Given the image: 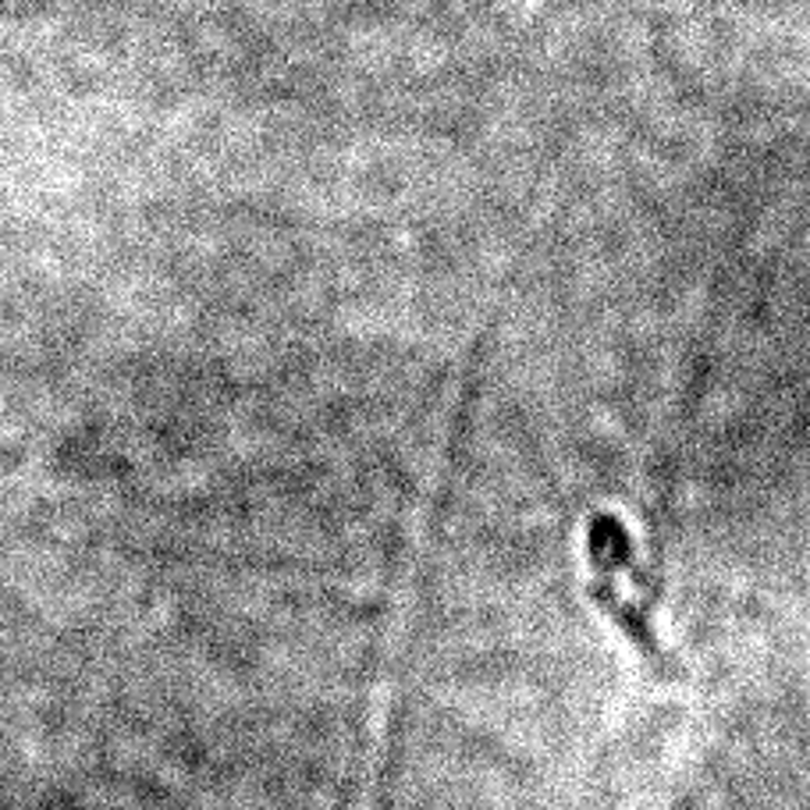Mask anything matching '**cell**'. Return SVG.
<instances>
[{
  "mask_svg": "<svg viewBox=\"0 0 810 810\" xmlns=\"http://www.w3.org/2000/svg\"><path fill=\"white\" fill-rule=\"evenodd\" d=\"M587 562L590 569H608L616 576H626L640 590L643 601L651 604L658 601V587L637 558V540L616 512H593L587 519Z\"/></svg>",
  "mask_w": 810,
  "mask_h": 810,
  "instance_id": "obj_1",
  "label": "cell"
},
{
  "mask_svg": "<svg viewBox=\"0 0 810 810\" xmlns=\"http://www.w3.org/2000/svg\"><path fill=\"white\" fill-rule=\"evenodd\" d=\"M587 593H590V601L598 604L604 616L611 619V626H616L619 633L629 643H633L647 661H654V664L664 661V647H661L658 629L651 622V604L629 601L626 593H622V587L604 580V576H593V580L587 583Z\"/></svg>",
  "mask_w": 810,
  "mask_h": 810,
  "instance_id": "obj_2",
  "label": "cell"
}]
</instances>
